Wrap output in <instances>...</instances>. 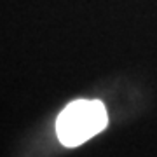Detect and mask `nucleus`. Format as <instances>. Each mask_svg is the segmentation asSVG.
<instances>
[{
    "mask_svg": "<svg viewBox=\"0 0 157 157\" xmlns=\"http://www.w3.org/2000/svg\"><path fill=\"white\" fill-rule=\"evenodd\" d=\"M108 124V113L100 100H75L56 119L58 140L65 147H78L101 133Z\"/></svg>",
    "mask_w": 157,
    "mask_h": 157,
    "instance_id": "nucleus-1",
    "label": "nucleus"
}]
</instances>
